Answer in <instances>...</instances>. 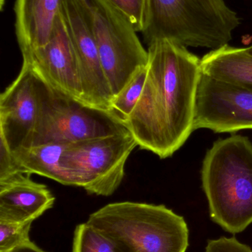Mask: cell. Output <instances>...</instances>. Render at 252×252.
Listing matches in <instances>:
<instances>
[{"instance_id":"1","label":"cell","mask_w":252,"mask_h":252,"mask_svg":"<svg viewBox=\"0 0 252 252\" xmlns=\"http://www.w3.org/2000/svg\"><path fill=\"white\" fill-rule=\"evenodd\" d=\"M148 47L144 87L124 123L141 149L166 158L180 149L194 131L201 59L167 39Z\"/></svg>"},{"instance_id":"2","label":"cell","mask_w":252,"mask_h":252,"mask_svg":"<svg viewBox=\"0 0 252 252\" xmlns=\"http://www.w3.org/2000/svg\"><path fill=\"white\" fill-rule=\"evenodd\" d=\"M210 218L238 234L252 223V142L247 136L220 139L208 150L201 169Z\"/></svg>"},{"instance_id":"3","label":"cell","mask_w":252,"mask_h":252,"mask_svg":"<svg viewBox=\"0 0 252 252\" xmlns=\"http://www.w3.org/2000/svg\"><path fill=\"white\" fill-rule=\"evenodd\" d=\"M87 223L107 237L116 252H186L189 247L186 220L164 205L111 203L90 214Z\"/></svg>"},{"instance_id":"4","label":"cell","mask_w":252,"mask_h":252,"mask_svg":"<svg viewBox=\"0 0 252 252\" xmlns=\"http://www.w3.org/2000/svg\"><path fill=\"white\" fill-rule=\"evenodd\" d=\"M240 24L224 0H145L142 33L148 45L167 39L215 50L229 44Z\"/></svg>"},{"instance_id":"5","label":"cell","mask_w":252,"mask_h":252,"mask_svg":"<svg viewBox=\"0 0 252 252\" xmlns=\"http://www.w3.org/2000/svg\"><path fill=\"white\" fill-rule=\"evenodd\" d=\"M113 98L148 64V50L127 16L108 0H84Z\"/></svg>"},{"instance_id":"6","label":"cell","mask_w":252,"mask_h":252,"mask_svg":"<svg viewBox=\"0 0 252 252\" xmlns=\"http://www.w3.org/2000/svg\"><path fill=\"white\" fill-rule=\"evenodd\" d=\"M137 142L130 130L68 144L64 165L75 182L90 195L110 196L125 175V165Z\"/></svg>"},{"instance_id":"7","label":"cell","mask_w":252,"mask_h":252,"mask_svg":"<svg viewBox=\"0 0 252 252\" xmlns=\"http://www.w3.org/2000/svg\"><path fill=\"white\" fill-rule=\"evenodd\" d=\"M127 130L124 120L113 111L93 107L55 91L28 147L74 143Z\"/></svg>"},{"instance_id":"8","label":"cell","mask_w":252,"mask_h":252,"mask_svg":"<svg viewBox=\"0 0 252 252\" xmlns=\"http://www.w3.org/2000/svg\"><path fill=\"white\" fill-rule=\"evenodd\" d=\"M53 90L22 62L16 79L0 95V139L12 153L30 145Z\"/></svg>"},{"instance_id":"9","label":"cell","mask_w":252,"mask_h":252,"mask_svg":"<svg viewBox=\"0 0 252 252\" xmlns=\"http://www.w3.org/2000/svg\"><path fill=\"white\" fill-rule=\"evenodd\" d=\"M62 15L76 58L85 104L112 111V90L104 72L84 0H63Z\"/></svg>"},{"instance_id":"10","label":"cell","mask_w":252,"mask_h":252,"mask_svg":"<svg viewBox=\"0 0 252 252\" xmlns=\"http://www.w3.org/2000/svg\"><path fill=\"white\" fill-rule=\"evenodd\" d=\"M193 128L210 129L215 133L252 129V91L215 79L202 72Z\"/></svg>"},{"instance_id":"11","label":"cell","mask_w":252,"mask_h":252,"mask_svg":"<svg viewBox=\"0 0 252 252\" xmlns=\"http://www.w3.org/2000/svg\"><path fill=\"white\" fill-rule=\"evenodd\" d=\"M22 62L55 91L84 103L76 58L62 12L47 44L22 56Z\"/></svg>"},{"instance_id":"12","label":"cell","mask_w":252,"mask_h":252,"mask_svg":"<svg viewBox=\"0 0 252 252\" xmlns=\"http://www.w3.org/2000/svg\"><path fill=\"white\" fill-rule=\"evenodd\" d=\"M28 173L0 181V220H35L54 205L55 197L44 184Z\"/></svg>"},{"instance_id":"13","label":"cell","mask_w":252,"mask_h":252,"mask_svg":"<svg viewBox=\"0 0 252 252\" xmlns=\"http://www.w3.org/2000/svg\"><path fill=\"white\" fill-rule=\"evenodd\" d=\"M63 0H16L15 32L22 56L47 44Z\"/></svg>"},{"instance_id":"14","label":"cell","mask_w":252,"mask_h":252,"mask_svg":"<svg viewBox=\"0 0 252 252\" xmlns=\"http://www.w3.org/2000/svg\"><path fill=\"white\" fill-rule=\"evenodd\" d=\"M206 75L252 91V55L247 48L226 45L212 50L201 59Z\"/></svg>"},{"instance_id":"15","label":"cell","mask_w":252,"mask_h":252,"mask_svg":"<svg viewBox=\"0 0 252 252\" xmlns=\"http://www.w3.org/2000/svg\"><path fill=\"white\" fill-rule=\"evenodd\" d=\"M67 145L48 142L22 148L13 154L27 173L48 178L65 186L75 187V180L62 159Z\"/></svg>"},{"instance_id":"16","label":"cell","mask_w":252,"mask_h":252,"mask_svg":"<svg viewBox=\"0 0 252 252\" xmlns=\"http://www.w3.org/2000/svg\"><path fill=\"white\" fill-rule=\"evenodd\" d=\"M72 252H116V250L107 237L86 222L75 226Z\"/></svg>"},{"instance_id":"17","label":"cell","mask_w":252,"mask_h":252,"mask_svg":"<svg viewBox=\"0 0 252 252\" xmlns=\"http://www.w3.org/2000/svg\"><path fill=\"white\" fill-rule=\"evenodd\" d=\"M147 74V66L140 69L133 79L115 96L112 100V109L123 120L132 113L143 91Z\"/></svg>"},{"instance_id":"18","label":"cell","mask_w":252,"mask_h":252,"mask_svg":"<svg viewBox=\"0 0 252 252\" xmlns=\"http://www.w3.org/2000/svg\"><path fill=\"white\" fill-rule=\"evenodd\" d=\"M34 220H0V252H9L31 241L30 232Z\"/></svg>"},{"instance_id":"19","label":"cell","mask_w":252,"mask_h":252,"mask_svg":"<svg viewBox=\"0 0 252 252\" xmlns=\"http://www.w3.org/2000/svg\"><path fill=\"white\" fill-rule=\"evenodd\" d=\"M131 22L138 32L143 31L145 0H108Z\"/></svg>"},{"instance_id":"20","label":"cell","mask_w":252,"mask_h":252,"mask_svg":"<svg viewBox=\"0 0 252 252\" xmlns=\"http://www.w3.org/2000/svg\"><path fill=\"white\" fill-rule=\"evenodd\" d=\"M22 173L27 172L19 164L7 145L0 139V181L5 180Z\"/></svg>"},{"instance_id":"21","label":"cell","mask_w":252,"mask_h":252,"mask_svg":"<svg viewBox=\"0 0 252 252\" xmlns=\"http://www.w3.org/2000/svg\"><path fill=\"white\" fill-rule=\"evenodd\" d=\"M205 252H252L251 247L240 242L235 237H221L208 241Z\"/></svg>"},{"instance_id":"22","label":"cell","mask_w":252,"mask_h":252,"mask_svg":"<svg viewBox=\"0 0 252 252\" xmlns=\"http://www.w3.org/2000/svg\"><path fill=\"white\" fill-rule=\"evenodd\" d=\"M9 252H47L40 249L32 241L25 243Z\"/></svg>"},{"instance_id":"23","label":"cell","mask_w":252,"mask_h":252,"mask_svg":"<svg viewBox=\"0 0 252 252\" xmlns=\"http://www.w3.org/2000/svg\"><path fill=\"white\" fill-rule=\"evenodd\" d=\"M247 51L250 53V54L252 55V44L250 47H247Z\"/></svg>"}]
</instances>
